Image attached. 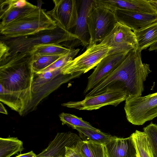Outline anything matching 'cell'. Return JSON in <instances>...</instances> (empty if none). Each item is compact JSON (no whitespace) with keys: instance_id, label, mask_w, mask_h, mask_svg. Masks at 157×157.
<instances>
[{"instance_id":"cell-15","label":"cell","mask_w":157,"mask_h":157,"mask_svg":"<svg viewBox=\"0 0 157 157\" xmlns=\"http://www.w3.org/2000/svg\"><path fill=\"white\" fill-rule=\"evenodd\" d=\"M117 22L133 31L144 28L157 21V15L143 13L132 11L118 9L114 12Z\"/></svg>"},{"instance_id":"cell-28","label":"cell","mask_w":157,"mask_h":157,"mask_svg":"<svg viewBox=\"0 0 157 157\" xmlns=\"http://www.w3.org/2000/svg\"><path fill=\"white\" fill-rule=\"evenodd\" d=\"M80 142L76 145L72 147H66L65 157H84L80 151Z\"/></svg>"},{"instance_id":"cell-14","label":"cell","mask_w":157,"mask_h":157,"mask_svg":"<svg viewBox=\"0 0 157 157\" xmlns=\"http://www.w3.org/2000/svg\"><path fill=\"white\" fill-rule=\"evenodd\" d=\"M75 133L68 132H59L48 146L37 157H65L66 147L76 145L82 141Z\"/></svg>"},{"instance_id":"cell-34","label":"cell","mask_w":157,"mask_h":157,"mask_svg":"<svg viewBox=\"0 0 157 157\" xmlns=\"http://www.w3.org/2000/svg\"><path fill=\"white\" fill-rule=\"evenodd\" d=\"M136 157H137L136 156Z\"/></svg>"},{"instance_id":"cell-10","label":"cell","mask_w":157,"mask_h":157,"mask_svg":"<svg viewBox=\"0 0 157 157\" xmlns=\"http://www.w3.org/2000/svg\"><path fill=\"white\" fill-rule=\"evenodd\" d=\"M100 43L112 48L109 55L129 52L137 48V44L133 31L118 22L110 33Z\"/></svg>"},{"instance_id":"cell-18","label":"cell","mask_w":157,"mask_h":157,"mask_svg":"<svg viewBox=\"0 0 157 157\" xmlns=\"http://www.w3.org/2000/svg\"><path fill=\"white\" fill-rule=\"evenodd\" d=\"M133 32L137 39V48L141 52L157 40V21Z\"/></svg>"},{"instance_id":"cell-26","label":"cell","mask_w":157,"mask_h":157,"mask_svg":"<svg viewBox=\"0 0 157 157\" xmlns=\"http://www.w3.org/2000/svg\"><path fill=\"white\" fill-rule=\"evenodd\" d=\"M79 50V49H71L69 52L62 56L51 65L37 73L44 72L62 67L68 61L74 59Z\"/></svg>"},{"instance_id":"cell-21","label":"cell","mask_w":157,"mask_h":157,"mask_svg":"<svg viewBox=\"0 0 157 157\" xmlns=\"http://www.w3.org/2000/svg\"><path fill=\"white\" fill-rule=\"evenodd\" d=\"M74 129L78 131L82 140H89L104 145L113 137L110 134L101 132L99 129L96 130L78 127H75Z\"/></svg>"},{"instance_id":"cell-17","label":"cell","mask_w":157,"mask_h":157,"mask_svg":"<svg viewBox=\"0 0 157 157\" xmlns=\"http://www.w3.org/2000/svg\"><path fill=\"white\" fill-rule=\"evenodd\" d=\"M94 3L93 0H83L78 2V16L73 33L78 37V40L85 46L90 43V37L88 20Z\"/></svg>"},{"instance_id":"cell-4","label":"cell","mask_w":157,"mask_h":157,"mask_svg":"<svg viewBox=\"0 0 157 157\" xmlns=\"http://www.w3.org/2000/svg\"><path fill=\"white\" fill-rule=\"evenodd\" d=\"M46 10L38 8L0 28L1 35L13 37L33 34L57 27Z\"/></svg>"},{"instance_id":"cell-36","label":"cell","mask_w":157,"mask_h":157,"mask_svg":"<svg viewBox=\"0 0 157 157\" xmlns=\"http://www.w3.org/2000/svg\"><path fill=\"white\" fill-rule=\"evenodd\" d=\"M37 157V156H36Z\"/></svg>"},{"instance_id":"cell-33","label":"cell","mask_w":157,"mask_h":157,"mask_svg":"<svg viewBox=\"0 0 157 157\" xmlns=\"http://www.w3.org/2000/svg\"><path fill=\"white\" fill-rule=\"evenodd\" d=\"M151 5L157 12V0H149Z\"/></svg>"},{"instance_id":"cell-31","label":"cell","mask_w":157,"mask_h":157,"mask_svg":"<svg viewBox=\"0 0 157 157\" xmlns=\"http://www.w3.org/2000/svg\"><path fill=\"white\" fill-rule=\"evenodd\" d=\"M0 112L1 113L6 115L8 114V112L6 110L1 102L0 103Z\"/></svg>"},{"instance_id":"cell-2","label":"cell","mask_w":157,"mask_h":157,"mask_svg":"<svg viewBox=\"0 0 157 157\" xmlns=\"http://www.w3.org/2000/svg\"><path fill=\"white\" fill-rule=\"evenodd\" d=\"M151 72L149 64L143 63L141 52L136 48L130 51L120 65L86 96L113 90L122 91L128 96H141L144 82Z\"/></svg>"},{"instance_id":"cell-12","label":"cell","mask_w":157,"mask_h":157,"mask_svg":"<svg viewBox=\"0 0 157 157\" xmlns=\"http://www.w3.org/2000/svg\"><path fill=\"white\" fill-rule=\"evenodd\" d=\"M129 52L110 54L104 58L88 77L87 86L84 93H88L106 78L122 63Z\"/></svg>"},{"instance_id":"cell-27","label":"cell","mask_w":157,"mask_h":157,"mask_svg":"<svg viewBox=\"0 0 157 157\" xmlns=\"http://www.w3.org/2000/svg\"><path fill=\"white\" fill-rule=\"evenodd\" d=\"M146 134L154 157H157V124L151 123L143 129Z\"/></svg>"},{"instance_id":"cell-7","label":"cell","mask_w":157,"mask_h":157,"mask_svg":"<svg viewBox=\"0 0 157 157\" xmlns=\"http://www.w3.org/2000/svg\"><path fill=\"white\" fill-rule=\"evenodd\" d=\"M112 49L101 43L89 44L84 52L69 61L62 67L61 72L63 75L86 73L108 56Z\"/></svg>"},{"instance_id":"cell-1","label":"cell","mask_w":157,"mask_h":157,"mask_svg":"<svg viewBox=\"0 0 157 157\" xmlns=\"http://www.w3.org/2000/svg\"><path fill=\"white\" fill-rule=\"evenodd\" d=\"M33 56L16 53L0 61V100L21 116L33 98Z\"/></svg>"},{"instance_id":"cell-35","label":"cell","mask_w":157,"mask_h":157,"mask_svg":"<svg viewBox=\"0 0 157 157\" xmlns=\"http://www.w3.org/2000/svg\"></svg>"},{"instance_id":"cell-13","label":"cell","mask_w":157,"mask_h":157,"mask_svg":"<svg viewBox=\"0 0 157 157\" xmlns=\"http://www.w3.org/2000/svg\"><path fill=\"white\" fill-rule=\"evenodd\" d=\"M37 8L25 0H0V28Z\"/></svg>"},{"instance_id":"cell-23","label":"cell","mask_w":157,"mask_h":157,"mask_svg":"<svg viewBox=\"0 0 157 157\" xmlns=\"http://www.w3.org/2000/svg\"><path fill=\"white\" fill-rule=\"evenodd\" d=\"M80 152L84 157H105L104 145L89 140L79 143Z\"/></svg>"},{"instance_id":"cell-22","label":"cell","mask_w":157,"mask_h":157,"mask_svg":"<svg viewBox=\"0 0 157 157\" xmlns=\"http://www.w3.org/2000/svg\"><path fill=\"white\" fill-rule=\"evenodd\" d=\"M71 49L59 44H46L34 47L31 53L35 56L63 55Z\"/></svg>"},{"instance_id":"cell-9","label":"cell","mask_w":157,"mask_h":157,"mask_svg":"<svg viewBox=\"0 0 157 157\" xmlns=\"http://www.w3.org/2000/svg\"><path fill=\"white\" fill-rule=\"evenodd\" d=\"M128 96L121 90L108 91L91 96H86L83 100L76 101H70L61 104L63 106L79 110H92L100 109L108 105L117 106Z\"/></svg>"},{"instance_id":"cell-6","label":"cell","mask_w":157,"mask_h":157,"mask_svg":"<svg viewBox=\"0 0 157 157\" xmlns=\"http://www.w3.org/2000/svg\"><path fill=\"white\" fill-rule=\"evenodd\" d=\"M124 109L129 122L134 125H143L157 117V92L144 96H128Z\"/></svg>"},{"instance_id":"cell-32","label":"cell","mask_w":157,"mask_h":157,"mask_svg":"<svg viewBox=\"0 0 157 157\" xmlns=\"http://www.w3.org/2000/svg\"><path fill=\"white\" fill-rule=\"evenodd\" d=\"M157 50V40L150 47L148 50L149 51H151Z\"/></svg>"},{"instance_id":"cell-29","label":"cell","mask_w":157,"mask_h":157,"mask_svg":"<svg viewBox=\"0 0 157 157\" xmlns=\"http://www.w3.org/2000/svg\"><path fill=\"white\" fill-rule=\"evenodd\" d=\"M10 48L4 42L0 40V61L10 56Z\"/></svg>"},{"instance_id":"cell-16","label":"cell","mask_w":157,"mask_h":157,"mask_svg":"<svg viewBox=\"0 0 157 157\" xmlns=\"http://www.w3.org/2000/svg\"><path fill=\"white\" fill-rule=\"evenodd\" d=\"M104 147L105 157H135L136 155L131 136L126 138L113 136Z\"/></svg>"},{"instance_id":"cell-5","label":"cell","mask_w":157,"mask_h":157,"mask_svg":"<svg viewBox=\"0 0 157 157\" xmlns=\"http://www.w3.org/2000/svg\"><path fill=\"white\" fill-rule=\"evenodd\" d=\"M61 68L35 73L32 85V101L25 113L34 110L43 99L62 85L82 74L63 75Z\"/></svg>"},{"instance_id":"cell-19","label":"cell","mask_w":157,"mask_h":157,"mask_svg":"<svg viewBox=\"0 0 157 157\" xmlns=\"http://www.w3.org/2000/svg\"><path fill=\"white\" fill-rule=\"evenodd\" d=\"M131 136L135 144L137 157H154L147 136L144 132L136 130Z\"/></svg>"},{"instance_id":"cell-25","label":"cell","mask_w":157,"mask_h":157,"mask_svg":"<svg viewBox=\"0 0 157 157\" xmlns=\"http://www.w3.org/2000/svg\"><path fill=\"white\" fill-rule=\"evenodd\" d=\"M63 55L33 56V68L34 73H37L48 67Z\"/></svg>"},{"instance_id":"cell-30","label":"cell","mask_w":157,"mask_h":157,"mask_svg":"<svg viewBox=\"0 0 157 157\" xmlns=\"http://www.w3.org/2000/svg\"><path fill=\"white\" fill-rule=\"evenodd\" d=\"M36 156L37 155L31 151L27 153L20 154L15 157H36Z\"/></svg>"},{"instance_id":"cell-3","label":"cell","mask_w":157,"mask_h":157,"mask_svg":"<svg viewBox=\"0 0 157 157\" xmlns=\"http://www.w3.org/2000/svg\"><path fill=\"white\" fill-rule=\"evenodd\" d=\"M76 40H78L77 36L58 26L53 29L44 30L30 35L13 37L1 35L0 37V40L9 48L10 56L19 53H31L33 48L40 45L59 44Z\"/></svg>"},{"instance_id":"cell-11","label":"cell","mask_w":157,"mask_h":157,"mask_svg":"<svg viewBox=\"0 0 157 157\" xmlns=\"http://www.w3.org/2000/svg\"><path fill=\"white\" fill-rule=\"evenodd\" d=\"M53 9L47 11L57 26L64 30H70L75 26L78 16L77 1L75 0H53Z\"/></svg>"},{"instance_id":"cell-20","label":"cell","mask_w":157,"mask_h":157,"mask_svg":"<svg viewBox=\"0 0 157 157\" xmlns=\"http://www.w3.org/2000/svg\"><path fill=\"white\" fill-rule=\"evenodd\" d=\"M23 149V142L17 137L0 138V157H10Z\"/></svg>"},{"instance_id":"cell-8","label":"cell","mask_w":157,"mask_h":157,"mask_svg":"<svg viewBox=\"0 0 157 157\" xmlns=\"http://www.w3.org/2000/svg\"><path fill=\"white\" fill-rule=\"evenodd\" d=\"M117 22L113 12L96 6L94 1L88 17L89 44L100 43L112 31Z\"/></svg>"},{"instance_id":"cell-24","label":"cell","mask_w":157,"mask_h":157,"mask_svg":"<svg viewBox=\"0 0 157 157\" xmlns=\"http://www.w3.org/2000/svg\"><path fill=\"white\" fill-rule=\"evenodd\" d=\"M59 117L63 125L67 124L73 129L78 127L96 130L98 129L93 127L89 122L83 120L82 118L74 114L63 112L59 115Z\"/></svg>"}]
</instances>
